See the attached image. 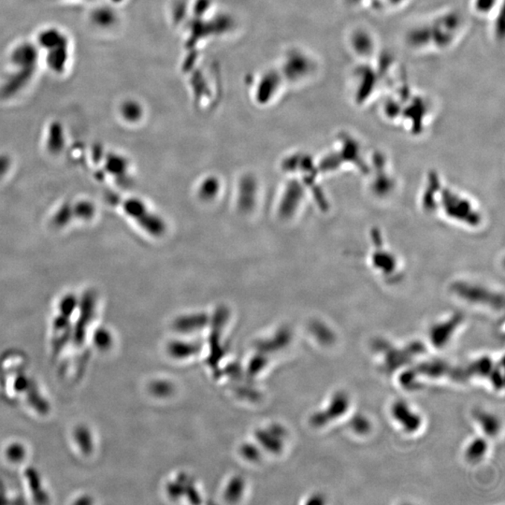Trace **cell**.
<instances>
[{
	"instance_id": "1",
	"label": "cell",
	"mask_w": 505,
	"mask_h": 505,
	"mask_svg": "<svg viewBox=\"0 0 505 505\" xmlns=\"http://www.w3.org/2000/svg\"><path fill=\"white\" fill-rule=\"evenodd\" d=\"M465 22L458 11L446 10L407 31V43L416 52H439L454 47L463 36Z\"/></svg>"
},
{
	"instance_id": "2",
	"label": "cell",
	"mask_w": 505,
	"mask_h": 505,
	"mask_svg": "<svg viewBox=\"0 0 505 505\" xmlns=\"http://www.w3.org/2000/svg\"><path fill=\"white\" fill-rule=\"evenodd\" d=\"M350 79V92L352 98L355 102L361 104L379 94L383 81L373 60L360 62L353 71Z\"/></svg>"
},
{
	"instance_id": "3",
	"label": "cell",
	"mask_w": 505,
	"mask_h": 505,
	"mask_svg": "<svg viewBox=\"0 0 505 505\" xmlns=\"http://www.w3.org/2000/svg\"><path fill=\"white\" fill-rule=\"evenodd\" d=\"M347 46L350 52L360 62L375 59L379 55L378 38L372 29L365 25H357L347 34Z\"/></svg>"
},
{
	"instance_id": "4",
	"label": "cell",
	"mask_w": 505,
	"mask_h": 505,
	"mask_svg": "<svg viewBox=\"0 0 505 505\" xmlns=\"http://www.w3.org/2000/svg\"><path fill=\"white\" fill-rule=\"evenodd\" d=\"M125 211L132 217L150 234L161 236L166 232V225L162 219L148 211L144 203L138 200H128L123 203Z\"/></svg>"
},
{
	"instance_id": "5",
	"label": "cell",
	"mask_w": 505,
	"mask_h": 505,
	"mask_svg": "<svg viewBox=\"0 0 505 505\" xmlns=\"http://www.w3.org/2000/svg\"><path fill=\"white\" fill-rule=\"evenodd\" d=\"M37 61L38 50L31 43H22L11 52V63L16 69L35 71Z\"/></svg>"
},
{
	"instance_id": "6",
	"label": "cell",
	"mask_w": 505,
	"mask_h": 505,
	"mask_svg": "<svg viewBox=\"0 0 505 505\" xmlns=\"http://www.w3.org/2000/svg\"><path fill=\"white\" fill-rule=\"evenodd\" d=\"M302 195V188L296 181H292L285 189L284 197L279 206V215L282 218H289L293 215L297 204Z\"/></svg>"
},
{
	"instance_id": "7",
	"label": "cell",
	"mask_w": 505,
	"mask_h": 505,
	"mask_svg": "<svg viewBox=\"0 0 505 505\" xmlns=\"http://www.w3.org/2000/svg\"><path fill=\"white\" fill-rule=\"evenodd\" d=\"M46 62L51 71L63 73L65 71L69 57V42H66L46 50Z\"/></svg>"
},
{
	"instance_id": "8",
	"label": "cell",
	"mask_w": 505,
	"mask_h": 505,
	"mask_svg": "<svg viewBox=\"0 0 505 505\" xmlns=\"http://www.w3.org/2000/svg\"><path fill=\"white\" fill-rule=\"evenodd\" d=\"M256 183L255 178L246 175L242 177L239 194V208L242 212H248L254 208L256 203Z\"/></svg>"
},
{
	"instance_id": "9",
	"label": "cell",
	"mask_w": 505,
	"mask_h": 505,
	"mask_svg": "<svg viewBox=\"0 0 505 505\" xmlns=\"http://www.w3.org/2000/svg\"><path fill=\"white\" fill-rule=\"evenodd\" d=\"M392 413L395 419L398 420L407 430L414 431L419 428L420 422H421L420 417L417 416L416 414H414V412H412L409 407H407L404 402H397V404L394 405Z\"/></svg>"
},
{
	"instance_id": "10",
	"label": "cell",
	"mask_w": 505,
	"mask_h": 505,
	"mask_svg": "<svg viewBox=\"0 0 505 505\" xmlns=\"http://www.w3.org/2000/svg\"><path fill=\"white\" fill-rule=\"evenodd\" d=\"M503 0H471L472 13L481 18H490L504 10Z\"/></svg>"
},
{
	"instance_id": "11",
	"label": "cell",
	"mask_w": 505,
	"mask_h": 505,
	"mask_svg": "<svg viewBox=\"0 0 505 505\" xmlns=\"http://www.w3.org/2000/svg\"><path fill=\"white\" fill-rule=\"evenodd\" d=\"M66 42H69L68 38L57 28H46L38 36V43L45 51Z\"/></svg>"
},
{
	"instance_id": "12",
	"label": "cell",
	"mask_w": 505,
	"mask_h": 505,
	"mask_svg": "<svg viewBox=\"0 0 505 505\" xmlns=\"http://www.w3.org/2000/svg\"><path fill=\"white\" fill-rule=\"evenodd\" d=\"M331 409L328 413L324 414V420L328 421L329 419H337L341 414H343L344 412L347 410V407H349V399L347 398L346 394L341 392L334 396V399H332Z\"/></svg>"
},
{
	"instance_id": "13",
	"label": "cell",
	"mask_w": 505,
	"mask_h": 505,
	"mask_svg": "<svg viewBox=\"0 0 505 505\" xmlns=\"http://www.w3.org/2000/svg\"><path fill=\"white\" fill-rule=\"evenodd\" d=\"M454 321L453 322L443 324V325L433 329V334H431V340H433L435 346H441L445 344L448 338L450 337V332L454 331Z\"/></svg>"
},
{
	"instance_id": "14",
	"label": "cell",
	"mask_w": 505,
	"mask_h": 505,
	"mask_svg": "<svg viewBox=\"0 0 505 505\" xmlns=\"http://www.w3.org/2000/svg\"><path fill=\"white\" fill-rule=\"evenodd\" d=\"M91 21L93 24L99 26V28H108L113 24L115 19H113L112 11L108 10L106 8H98L93 11Z\"/></svg>"
},
{
	"instance_id": "15",
	"label": "cell",
	"mask_w": 505,
	"mask_h": 505,
	"mask_svg": "<svg viewBox=\"0 0 505 505\" xmlns=\"http://www.w3.org/2000/svg\"><path fill=\"white\" fill-rule=\"evenodd\" d=\"M219 182L217 178L210 177L203 183L200 189V197L203 200H211L217 195L219 191Z\"/></svg>"
},
{
	"instance_id": "16",
	"label": "cell",
	"mask_w": 505,
	"mask_h": 505,
	"mask_svg": "<svg viewBox=\"0 0 505 505\" xmlns=\"http://www.w3.org/2000/svg\"><path fill=\"white\" fill-rule=\"evenodd\" d=\"M487 450V443L483 440H475L471 443L468 450H467V457L469 460H477L484 456V452Z\"/></svg>"
},
{
	"instance_id": "17",
	"label": "cell",
	"mask_w": 505,
	"mask_h": 505,
	"mask_svg": "<svg viewBox=\"0 0 505 505\" xmlns=\"http://www.w3.org/2000/svg\"><path fill=\"white\" fill-rule=\"evenodd\" d=\"M478 416H478V420L483 425L484 431L487 434L492 435L497 433L499 425L494 416L483 413L478 414Z\"/></svg>"
},
{
	"instance_id": "18",
	"label": "cell",
	"mask_w": 505,
	"mask_h": 505,
	"mask_svg": "<svg viewBox=\"0 0 505 505\" xmlns=\"http://www.w3.org/2000/svg\"><path fill=\"white\" fill-rule=\"evenodd\" d=\"M123 113H124L125 118L133 121L139 118L140 110L133 103H128L125 104L123 108Z\"/></svg>"
},
{
	"instance_id": "19",
	"label": "cell",
	"mask_w": 505,
	"mask_h": 505,
	"mask_svg": "<svg viewBox=\"0 0 505 505\" xmlns=\"http://www.w3.org/2000/svg\"><path fill=\"white\" fill-rule=\"evenodd\" d=\"M352 426L355 431H360L361 433H364L369 429V423L365 420L364 417L355 419L352 422Z\"/></svg>"
}]
</instances>
